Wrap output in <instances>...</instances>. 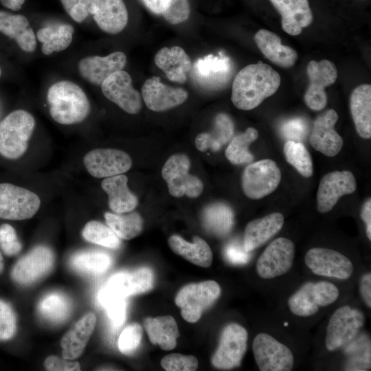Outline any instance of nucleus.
Here are the masks:
<instances>
[{
	"label": "nucleus",
	"instance_id": "nucleus-35",
	"mask_svg": "<svg viewBox=\"0 0 371 371\" xmlns=\"http://www.w3.org/2000/svg\"><path fill=\"white\" fill-rule=\"evenodd\" d=\"M233 133L234 124L230 117L219 113L215 117L213 130L196 136V147L202 152L207 149L217 151L232 138Z\"/></svg>",
	"mask_w": 371,
	"mask_h": 371
},
{
	"label": "nucleus",
	"instance_id": "nucleus-34",
	"mask_svg": "<svg viewBox=\"0 0 371 371\" xmlns=\"http://www.w3.org/2000/svg\"><path fill=\"white\" fill-rule=\"evenodd\" d=\"M193 243H189L178 235H172L168 238L170 249L194 265L201 267H209L212 262V251L208 244L201 238L195 236Z\"/></svg>",
	"mask_w": 371,
	"mask_h": 371
},
{
	"label": "nucleus",
	"instance_id": "nucleus-17",
	"mask_svg": "<svg viewBox=\"0 0 371 371\" xmlns=\"http://www.w3.org/2000/svg\"><path fill=\"white\" fill-rule=\"evenodd\" d=\"M83 161L89 173L95 178L124 174L132 166L131 159L126 153L113 148L92 150L85 155Z\"/></svg>",
	"mask_w": 371,
	"mask_h": 371
},
{
	"label": "nucleus",
	"instance_id": "nucleus-41",
	"mask_svg": "<svg viewBox=\"0 0 371 371\" xmlns=\"http://www.w3.org/2000/svg\"><path fill=\"white\" fill-rule=\"evenodd\" d=\"M258 137V133L253 127H249L244 133L234 136L225 150L227 159L235 165L250 163L254 156L249 151V146Z\"/></svg>",
	"mask_w": 371,
	"mask_h": 371
},
{
	"label": "nucleus",
	"instance_id": "nucleus-53",
	"mask_svg": "<svg viewBox=\"0 0 371 371\" xmlns=\"http://www.w3.org/2000/svg\"><path fill=\"white\" fill-rule=\"evenodd\" d=\"M225 258L233 264H243L249 259V252H247L238 242L229 243L224 249Z\"/></svg>",
	"mask_w": 371,
	"mask_h": 371
},
{
	"label": "nucleus",
	"instance_id": "nucleus-7",
	"mask_svg": "<svg viewBox=\"0 0 371 371\" xmlns=\"http://www.w3.org/2000/svg\"><path fill=\"white\" fill-rule=\"evenodd\" d=\"M281 180V172L271 159H265L249 164L242 175V188L251 199H260L272 193Z\"/></svg>",
	"mask_w": 371,
	"mask_h": 371
},
{
	"label": "nucleus",
	"instance_id": "nucleus-10",
	"mask_svg": "<svg viewBox=\"0 0 371 371\" xmlns=\"http://www.w3.org/2000/svg\"><path fill=\"white\" fill-rule=\"evenodd\" d=\"M255 361L260 371H290L294 365L291 350L271 335L258 334L252 344Z\"/></svg>",
	"mask_w": 371,
	"mask_h": 371
},
{
	"label": "nucleus",
	"instance_id": "nucleus-20",
	"mask_svg": "<svg viewBox=\"0 0 371 371\" xmlns=\"http://www.w3.org/2000/svg\"><path fill=\"white\" fill-rule=\"evenodd\" d=\"M143 100L146 106L156 112L168 110L183 104L188 98L186 90L169 87L157 76L148 78L142 88Z\"/></svg>",
	"mask_w": 371,
	"mask_h": 371
},
{
	"label": "nucleus",
	"instance_id": "nucleus-45",
	"mask_svg": "<svg viewBox=\"0 0 371 371\" xmlns=\"http://www.w3.org/2000/svg\"><path fill=\"white\" fill-rule=\"evenodd\" d=\"M142 338V328L138 323H133L121 333L118 339L120 351L126 355H130L139 346Z\"/></svg>",
	"mask_w": 371,
	"mask_h": 371
},
{
	"label": "nucleus",
	"instance_id": "nucleus-49",
	"mask_svg": "<svg viewBox=\"0 0 371 371\" xmlns=\"http://www.w3.org/2000/svg\"><path fill=\"white\" fill-rule=\"evenodd\" d=\"M0 249L8 256L17 254L22 249L15 229L9 224L0 226Z\"/></svg>",
	"mask_w": 371,
	"mask_h": 371
},
{
	"label": "nucleus",
	"instance_id": "nucleus-25",
	"mask_svg": "<svg viewBox=\"0 0 371 371\" xmlns=\"http://www.w3.org/2000/svg\"><path fill=\"white\" fill-rule=\"evenodd\" d=\"M282 17L283 30L291 36L300 34L313 20L308 0H269Z\"/></svg>",
	"mask_w": 371,
	"mask_h": 371
},
{
	"label": "nucleus",
	"instance_id": "nucleus-2",
	"mask_svg": "<svg viewBox=\"0 0 371 371\" xmlns=\"http://www.w3.org/2000/svg\"><path fill=\"white\" fill-rule=\"evenodd\" d=\"M47 99L52 117L60 124L81 122L90 113L91 106L87 95L71 81L60 80L52 85L47 91Z\"/></svg>",
	"mask_w": 371,
	"mask_h": 371
},
{
	"label": "nucleus",
	"instance_id": "nucleus-13",
	"mask_svg": "<svg viewBox=\"0 0 371 371\" xmlns=\"http://www.w3.org/2000/svg\"><path fill=\"white\" fill-rule=\"evenodd\" d=\"M54 263L52 250L45 245L36 246L16 262L11 278L21 285L32 284L49 273Z\"/></svg>",
	"mask_w": 371,
	"mask_h": 371
},
{
	"label": "nucleus",
	"instance_id": "nucleus-6",
	"mask_svg": "<svg viewBox=\"0 0 371 371\" xmlns=\"http://www.w3.org/2000/svg\"><path fill=\"white\" fill-rule=\"evenodd\" d=\"M190 167L189 157L181 153L170 156L164 164L161 175L172 196L181 197L186 195L196 198L201 194L203 182L197 177L189 174Z\"/></svg>",
	"mask_w": 371,
	"mask_h": 371
},
{
	"label": "nucleus",
	"instance_id": "nucleus-37",
	"mask_svg": "<svg viewBox=\"0 0 371 371\" xmlns=\"http://www.w3.org/2000/svg\"><path fill=\"white\" fill-rule=\"evenodd\" d=\"M69 262L71 267L79 273L99 275L109 269L112 260L105 252L89 250L76 253L71 257Z\"/></svg>",
	"mask_w": 371,
	"mask_h": 371
},
{
	"label": "nucleus",
	"instance_id": "nucleus-32",
	"mask_svg": "<svg viewBox=\"0 0 371 371\" xmlns=\"http://www.w3.org/2000/svg\"><path fill=\"white\" fill-rule=\"evenodd\" d=\"M351 115L358 135L371 137V86L363 84L352 92L350 99Z\"/></svg>",
	"mask_w": 371,
	"mask_h": 371
},
{
	"label": "nucleus",
	"instance_id": "nucleus-28",
	"mask_svg": "<svg viewBox=\"0 0 371 371\" xmlns=\"http://www.w3.org/2000/svg\"><path fill=\"white\" fill-rule=\"evenodd\" d=\"M254 41L262 54L279 67H291L297 59V52L291 47L282 45L279 36L269 30H258Z\"/></svg>",
	"mask_w": 371,
	"mask_h": 371
},
{
	"label": "nucleus",
	"instance_id": "nucleus-50",
	"mask_svg": "<svg viewBox=\"0 0 371 371\" xmlns=\"http://www.w3.org/2000/svg\"><path fill=\"white\" fill-rule=\"evenodd\" d=\"M70 17L77 23L84 21L89 14L91 0H60Z\"/></svg>",
	"mask_w": 371,
	"mask_h": 371
},
{
	"label": "nucleus",
	"instance_id": "nucleus-55",
	"mask_svg": "<svg viewBox=\"0 0 371 371\" xmlns=\"http://www.w3.org/2000/svg\"><path fill=\"white\" fill-rule=\"evenodd\" d=\"M361 219L366 224V235L371 240V199L369 198L363 205L361 211Z\"/></svg>",
	"mask_w": 371,
	"mask_h": 371
},
{
	"label": "nucleus",
	"instance_id": "nucleus-24",
	"mask_svg": "<svg viewBox=\"0 0 371 371\" xmlns=\"http://www.w3.org/2000/svg\"><path fill=\"white\" fill-rule=\"evenodd\" d=\"M154 275L146 267L132 271H122L113 274L104 286L110 291L126 298L145 293L153 287Z\"/></svg>",
	"mask_w": 371,
	"mask_h": 371
},
{
	"label": "nucleus",
	"instance_id": "nucleus-44",
	"mask_svg": "<svg viewBox=\"0 0 371 371\" xmlns=\"http://www.w3.org/2000/svg\"><path fill=\"white\" fill-rule=\"evenodd\" d=\"M82 234L87 241L110 249H117L121 243L120 238L108 225L96 221L88 222Z\"/></svg>",
	"mask_w": 371,
	"mask_h": 371
},
{
	"label": "nucleus",
	"instance_id": "nucleus-36",
	"mask_svg": "<svg viewBox=\"0 0 371 371\" xmlns=\"http://www.w3.org/2000/svg\"><path fill=\"white\" fill-rule=\"evenodd\" d=\"M74 32L73 26L69 24L41 28L36 33V37L43 43L42 52L49 55L65 50L72 42Z\"/></svg>",
	"mask_w": 371,
	"mask_h": 371
},
{
	"label": "nucleus",
	"instance_id": "nucleus-23",
	"mask_svg": "<svg viewBox=\"0 0 371 371\" xmlns=\"http://www.w3.org/2000/svg\"><path fill=\"white\" fill-rule=\"evenodd\" d=\"M89 14L101 30L111 34L122 32L128 21L123 0H91Z\"/></svg>",
	"mask_w": 371,
	"mask_h": 371
},
{
	"label": "nucleus",
	"instance_id": "nucleus-30",
	"mask_svg": "<svg viewBox=\"0 0 371 371\" xmlns=\"http://www.w3.org/2000/svg\"><path fill=\"white\" fill-rule=\"evenodd\" d=\"M0 32L14 39L24 52H32L36 47V35L28 19L22 14L0 10Z\"/></svg>",
	"mask_w": 371,
	"mask_h": 371
},
{
	"label": "nucleus",
	"instance_id": "nucleus-59",
	"mask_svg": "<svg viewBox=\"0 0 371 371\" xmlns=\"http://www.w3.org/2000/svg\"><path fill=\"white\" fill-rule=\"evenodd\" d=\"M1 69L0 68V77H1Z\"/></svg>",
	"mask_w": 371,
	"mask_h": 371
},
{
	"label": "nucleus",
	"instance_id": "nucleus-15",
	"mask_svg": "<svg viewBox=\"0 0 371 371\" xmlns=\"http://www.w3.org/2000/svg\"><path fill=\"white\" fill-rule=\"evenodd\" d=\"M306 71L309 85L304 94V102L312 110H322L327 103L325 88L333 84L337 79L336 67L331 61L326 59L319 62L311 60Z\"/></svg>",
	"mask_w": 371,
	"mask_h": 371
},
{
	"label": "nucleus",
	"instance_id": "nucleus-1",
	"mask_svg": "<svg viewBox=\"0 0 371 371\" xmlns=\"http://www.w3.org/2000/svg\"><path fill=\"white\" fill-rule=\"evenodd\" d=\"M281 82L279 74L262 62L243 67L232 83L231 100L238 109L249 111L274 94Z\"/></svg>",
	"mask_w": 371,
	"mask_h": 371
},
{
	"label": "nucleus",
	"instance_id": "nucleus-3",
	"mask_svg": "<svg viewBox=\"0 0 371 371\" xmlns=\"http://www.w3.org/2000/svg\"><path fill=\"white\" fill-rule=\"evenodd\" d=\"M34 127L30 113L19 109L8 114L0 122V154L10 159L21 157L27 149Z\"/></svg>",
	"mask_w": 371,
	"mask_h": 371
},
{
	"label": "nucleus",
	"instance_id": "nucleus-56",
	"mask_svg": "<svg viewBox=\"0 0 371 371\" xmlns=\"http://www.w3.org/2000/svg\"><path fill=\"white\" fill-rule=\"evenodd\" d=\"M169 0H142L144 5L153 14L160 15Z\"/></svg>",
	"mask_w": 371,
	"mask_h": 371
},
{
	"label": "nucleus",
	"instance_id": "nucleus-47",
	"mask_svg": "<svg viewBox=\"0 0 371 371\" xmlns=\"http://www.w3.org/2000/svg\"><path fill=\"white\" fill-rule=\"evenodd\" d=\"M16 330V317L12 306L0 300V340L12 339Z\"/></svg>",
	"mask_w": 371,
	"mask_h": 371
},
{
	"label": "nucleus",
	"instance_id": "nucleus-39",
	"mask_svg": "<svg viewBox=\"0 0 371 371\" xmlns=\"http://www.w3.org/2000/svg\"><path fill=\"white\" fill-rule=\"evenodd\" d=\"M71 310V304L63 293L53 292L44 296L38 303V312L45 321L57 324L66 320Z\"/></svg>",
	"mask_w": 371,
	"mask_h": 371
},
{
	"label": "nucleus",
	"instance_id": "nucleus-21",
	"mask_svg": "<svg viewBox=\"0 0 371 371\" xmlns=\"http://www.w3.org/2000/svg\"><path fill=\"white\" fill-rule=\"evenodd\" d=\"M337 120L335 110L326 111L314 121L309 138L311 145L328 157L337 155L343 146V139L334 128Z\"/></svg>",
	"mask_w": 371,
	"mask_h": 371
},
{
	"label": "nucleus",
	"instance_id": "nucleus-58",
	"mask_svg": "<svg viewBox=\"0 0 371 371\" xmlns=\"http://www.w3.org/2000/svg\"><path fill=\"white\" fill-rule=\"evenodd\" d=\"M3 267H4L3 258V256H2L1 254L0 253V274L3 271Z\"/></svg>",
	"mask_w": 371,
	"mask_h": 371
},
{
	"label": "nucleus",
	"instance_id": "nucleus-19",
	"mask_svg": "<svg viewBox=\"0 0 371 371\" xmlns=\"http://www.w3.org/2000/svg\"><path fill=\"white\" fill-rule=\"evenodd\" d=\"M232 63L229 57L219 53L206 55L196 60L193 74L196 82L206 89L223 86L232 76Z\"/></svg>",
	"mask_w": 371,
	"mask_h": 371
},
{
	"label": "nucleus",
	"instance_id": "nucleus-9",
	"mask_svg": "<svg viewBox=\"0 0 371 371\" xmlns=\"http://www.w3.org/2000/svg\"><path fill=\"white\" fill-rule=\"evenodd\" d=\"M41 199L34 192L8 183H0V218L21 221L32 218Z\"/></svg>",
	"mask_w": 371,
	"mask_h": 371
},
{
	"label": "nucleus",
	"instance_id": "nucleus-40",
	"mask_svg": "<svg viewBox=\"0 0 371 371\" xmlns=\"http://www.w3.org/2000/svg\"><path fill=\"white\" fill-rule=\"evenodd\" d=\"M104 218L107 225L120 238L130 240L137 236L142 231L143 220L137 212H106Z\"/></svg>",
	"mask_w": 371,
	"mask_h": 371
},
{
	"label": "nucleus",
	"instance_id": "nucleus-14",
	"mask_svg": "<svg viewBox=\"0 0 371 371\" xmlns=\"http://www.w3.org/2000/svg\"><path fill=\"white\" fill-rule=\"evenodd\" d=\"M304 262L313 273L321 276L347 280L354 271L353 265L348 258L328 248L310 249L305 255Z\"/></svg>",
	"mask_w": 371,
	"mask_h": 371
},
{
	"label": "nucleus",
	"instance_id": "nucleus-57",
	"mask_svg": "<svg viewBox=\"0 0 371 371\" xmlns=\"http://www.w3.org/2000/svg\"><path fill=\"white\" fill-rule=\"evenodd\" d=\"M1 3L5 8L13 11L19 10L25 0H0Z\"/></svg>",
	"mask_w": 371,
	"mask_h": 371
},
{
	"label": "nucleus",
	"instance_id": "nucleus-46",
	"mask_svg": "<svg viewBox=\"0 0 371 371\" xmlns=\"http://www.w3.org/2000/svg\"><path fill=\"white\" fill-rule=\"evenodd\" d=\"M161 365L167 371H194L198 368V361L192 355L172 353L164 357Z\"/></svg>",
	"mask_w": 371,
	"mask_h": 371
},
{
	"label": "nucleus",
	"instance_id": "nucleus-16",
	"mask_svg": "<svg viewBox=\"0 0 371 371\" xmlns=\"http://www.w3.org/2000/svg\"><path fill=\"white\" fill-rule=\"evenodd\" d=\"M102 92L110 101L129 114L138 113L142 106L140 93L133 88L128 73L120 70L109 76L101 85Z\"/></svg>",
	"mask_w": 371,
	"mask_h": 371
},
{
	"label": "nucleus",
	"instance_id": "nucleus-51",
	"mask_svg": "<svg viewBox=\"0 0 371 371\" xmlns=\"http://www.w3.org/2000/svg\"><path fill=\"white\" fill-rule=\"evenodd\" d=\"M281 132L288 140L300 142L307 133V126L301 118L291 119L282 125Z\"/></svg>",
	"mask_w": 371,
	"mask_h": 371
},
{
	"label": "nucleus",
	"instance_id": "nucleus-22",
	"mask_svg": "<svg viewBox=\"0 0 371 371\" xmlns=\"http://www.w3.org/2000/svg\"><path fill=\"white\" fill-rule=\"evenodd\" d=\"M126 56L122 52H115L106 56H91L83 58L78 65L80 75L87 82L101 86L112 74L122 70Z\"/></svg>",
	"mask_w": 371,
	"mask_h": 371
},
{
	"label": "nucleus",
	"instance_id": "nucleus-5",
	"mask_svg": "<svg viewBox=\"0 0 371 371\" xmlns=\"http://www.w3.org/2000/svg\"><path fill=\"white\" fill-rule=\"evenodd\" d=\"M220 285L214 280L190 283L182 287L175 297L183 318L190 323L199 321L203 312L220 297Z\"/></svg>",
	"mask_w": 371,
	"mask_h": 371
},
{
	"label": "nucleus",
	"instance_id": "nucleus-48",
	"mask_svg": "<svg viewBox=\"0 0 371 371\" xmlns=\"http://www.w3.org/2000/svg\"><path fill=\"white\" fill-rule=\"evenodd\" d=\"M190 13L189 0H169L161 15L168 23L177 25L186 21Z\"/></svg>",
	"mask_w": 371,
	"mask_h": 371
},
{
	"label": "nucleus",
	"instance_id": "nucleus-29",
	"mask_svg": "<svg viewBox=\"0 0 371 371\" xmlns=\"http://www.w3.org/2000/svg\"><path fill=\"white\" fill-rule=\"evenodd\" d=\"M155 63L167 78L177 83H183L191 69V60L185 50L179 46L163 47L155 56Z\"/></svg>",
	"mask_w": 371,
	"mask_h": 371
},
{
	"label": "nucleus",
	"instance_id": "nucleus-43",
	"mask_svg": "<svg viewBox=\"0 0 371 371\" xmlns=\"http://www.w3.org/2000/svg\"><path fill=\"white\" fill-rule=\"evenodd\" d=\"M284 153L287 162L302 176L304 177L312 176L313 170L312 157L302 142L287 140L284 146Z\"/></svg>",
	"mask_w": 371,
	"mask_h": 371
},
{
	"label": "nucleus",
	"instance_id": "nucleus-52",
	"mask_svg": "<svg viewBox=\"0 0 371 371\" xmlns=\"http://www.w3.org/2000/svg\"><path fill=\"white\" fill-rule=\"evenodd\" d=\"M45 367L50 371H76L80 370L78 362L63 359L57 356H49L45 360Z\"/></svg>",
	"mask_w": 371,
	"mask_h": 371
},
{
	"label": "nucleus",
	"instance_id": "nucleus-12",
	"mask_svg": "<svg viewBox=\"0 0 371 371\" xmlns=\"http://www.w3.org/2000/svg\"><path fill=\"white\" fill-rule=\"evenodd\" d=\"M295 250L294 243L286 238L273 240L257 260L258 275L263 279H272L286 273L293 266Z\"/></svg>",
	"mask_w": 371,
	"mask_h": 371
},
{
	"label": "nucleus",
	"instance_id": "nucleus-11",
	"mask_svg": "<svg viewBox=\"0 0 371 371\" xmlns=\"http://www.w3.org/2000/svg\"><path fill=\"white\" fill-rule=\"evenodd\" d=\"M247 339L248 334L243 326L236 323L227 324L212 357V365L221 370L238 367L247 350Z\"/></svg>",
	"mask_w": 371,
	"mask_h": 371
},
{
	"label": "nucleus",
	"instance_id": "nucleus-31",
	"mask_svg": "<svg viewBox=\"0 0 371 371\" xmlns=\"http://www.w3.org/2000/svg\"><path fill=\"white\" fill-rule=\"evenodd\" d=\"M128 178L124 175L106 177L101 187L109 196V205L115 213L133 211L138 203L137 196L128 188Z\"/></svg>",
	"mask_w": 371,
	"mask_h": 371
},
{
	"label": "nucleus",
	"instance_id": "nucleus-27",
	"mask_svg": "<svg viewBox=\"0 0 371 371\" xmlns=\"http://www.w3.org/2000/svg\"><path fill=\"white\" fill-rule=\"evenodd\" d=\"M95 323V315L93 313H88L65 334L60 341L63 358L74 360L82 354L94 330Z\"/></svg>",
	"mask_w": 371,
	"mask_h": 371
},
{
	"label": "nucleus",
	"instance_id": "nucleus-33",
	"mask_svg": "<svg viewBox=\"0 0 371 371\" xmlns=\"http://www.w3.org/2000/svg\"><path fill=\"white\" fill-rule=\"evenodd\" d=\"M144 326L150 342L162 350H171L177 345L179 333L175 319L170 315L146 317Z\"/></svg>",
	"mask_w": 371,
	"mask_h": 371
},
{
	"label": "nucleus",
	"instance_id": "nucleus-18",
	"mask_svg": "<svg viewBox=\"0 0 371 371\" xmlns=\"http://www.w3.org/2000/svg\"><path fill=\"white\" fill-rule=\"evenodd\" d=\"M354 175L349 170L333 171L320 180L317 193V209L320 213L330 211L340 197L356 190Z\"/></svg>",
	"mask_w": 371,
	"mask_h": 371
},
{
	"label": "nucleus",
	"instance_id": "nucleus-8",
	"mask_svg": "<svg viewBox=\"0 0 371 371\" xmlns=\"http://www.w3.org/2000/svg\"><path fill=\"white\" fill-rule=\"evenodd\" d=\"M364 315L348 305L338 308L330 316L326 328L325 345L334 351L353 339L364 324Z\"/></svg>",
	"mask_w": 371,
	"mask_h": 371
},
{
	"label": "nucleus",
	"instance_id": "nucleus-42",
	"mask_svg": "<svg viewBox=\"0 0 371 371\" xmlns=\"http://www.w3.org/2000/svg\"><path fill=\"white\" fill-rule=\"evenodd\" d=\"M98 300L106 310L111 326L114 328L120 327L126 319V298L103 286L98 293Z\"/></svg>",
	"mask_w": 371,
	"mask_h": 371
},
{
	"label": "nucleus",
	"instance_id": "nucleus-4",
	"mask_svg": "<svg viewBox=\"0 0 371 371\" xmlns=\"http://www.w3.org/2000/svg\"><path fill=\"white\" fill-rule=\"evenodd\" d=\"M339 296L338 288L330 282H308L289 297L287 304L295 315L307 317L315 315L320 307L335 302Z\"/></svg>",
	"mask_w": 371,
	"mask_h": 371
},
{
	"label": "nucleus",
	"instance_id": "nucleus-26",
	"mask_svg": "<svg viewBox=\"0 0 371 371\" xmlns=\"http://www.w3.org/2000/svg\"><path fill=\"white\" fill-rule=\"evenodd\" d=\"M284 223V216L280 212L271 213L249 222L245 229L244 249L250 253L260 247L280 231Z\"/></svg>",
	"mask_w": 371,
	"mask_h": 371
},
{
	"label": "nucleus",
	"instance_id": "nucleus-54",
	"mask_svg": "<svg viewBox=\"0 0 371 371\" xmlns=\"http://www.w3.org/2000/svg\"><path fill=\"white\" fill-rule=\"evenodd\" d=\"M360 293L368 308L371 307V273H366L362 276L359 283Z\"/></svg>",
	"mask_w": 371,
	"mask_h": 371
},
{
	"label": "nucleus",
	"instance_id": "nucleus-38",
	"mask_svg": "<svg viewBox=\"0 0 371 371\" xmlns=\"http://www.w3.org/2000/svg\"><path fill=\"white\" fill-rule=\"evenodd\" d=\"M202 218L205 228L218 236H223L229 233L234 223L232 209L221 203L207 206L203 211Z\"/></svg>",
	"mask_w": 371,
	"mask_h": 371
}]
</instances>
